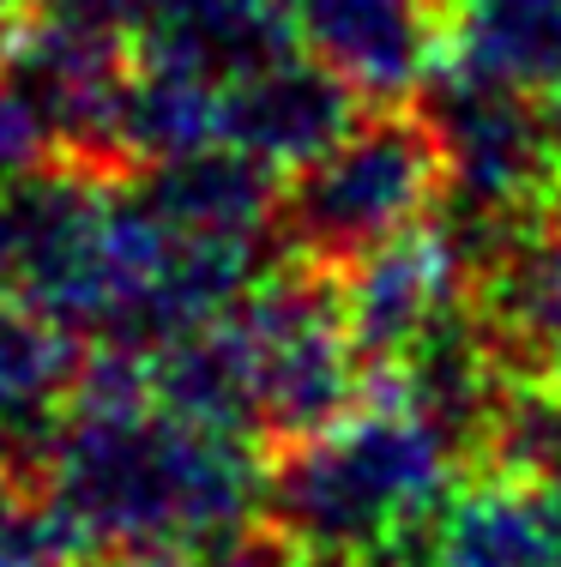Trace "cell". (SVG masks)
Listing matches in <instances>:
<instances>
[{
    "instance_id": "obj_1",
    "label": "cell",
    "mask_w": 561,
    "mask_h": 567,
    "mask_svg": "<svg viewBox=\"0 0 561 567\" xmlns=\"http://www.w3.org/2000/svg\"><path fill=\"white\" fill-rule=\"evenodd\" d=\"M31 458L24 483L79 556H199L266 513L253 435L169 411L152 386V350L133 344H97L79 362L73 393Z\"/></svg>"
},
{
    "instance_id": "obj_2",
    "label": "cell",
    "mask_w": 561,
    "mask_h": 567,
    "mask_svg": "<svg viewBox=\"0 0 561 567\" xmlns=\"http://www.w3.org/2000/svg\"><path fill=\"white\" fill-rule=\"evenodd\" d=\"M459 465V447L381 374L368 404L344 423L278 447V465L266 471V525L302 544L320 567L386 561L435 525Z\"/></svg>"
},
{
    "instance_id": "obj_3",
    "label": "cell",
    "mask_w": 561,
    "mask_h": 567,
    "mask_svg": "<svg viewBox=\"0 0 561 567\" xmlns=\"http://www.w3.org/2000/svg\"><path fill=\"white\" fill-rule=\"evenodd\" d=\"M447 194V152L423 103H374L344 140L284 175L278 241L290 260L344 272L363 254L411 236Z\"/></svg>"
},
{
    "instance_id": "obj_4",
    "label": "cell",
    "mask_w": 561,
    "mask_h": 567,
    "mask_svg": "<svg viewBox=\"0 0 561 567\" xmlns=\"http://www.w3.org/2000/svg\"><path fill=\"white\" fill-rule=\"evenodd\" d=\"M224 320L242 344L253 441L266 447L326 435L356 404H368L381 381V369H368L344 327L339 272H320L309 260L260 272L224 308Z\"/></svg>"
},
{
    "instance_id": "obj_5",
    "label": "cell",
    "mask_w": 561,
    "mask_h": 567,
    "mask_svg": "<svg viewBox=\"0 0 561 567\" xmlns=\"http://www.w3.org/2000/svg\"><path fill=\"white\" fill-rule=\"evenodd\" d=\"M417 103L435 121V140L447 152V194L477 224H489V241L507 224L561 199L550 127H543L538 97L440 61Z\"/></svg>"
},
{
    "instance_id": "obj_6",
    "label": "cell",
    "mask_w": 561,
    "mask_h": 567,
    "mask_svg": "<svg viewBox=\"0 0 561 567\" xmlns=\"http://www.w3.org/2000/svg\"><path fill=\"white\" fill-rule=\"evenodd\" d=\"M133 79V37L85 31L24 7L0 43V85L37 115L49 152L103 175H127L122 103Z\"/></svg>"
},
{
    "instance_id": "obj_7",
    "label": "cell",
    "mask_w": 561,
    "mask_h": 567,
    "mask_svg": "<svg viewBox=\"0 0 561 567\" xmlns=\"http://www.w3.org/2000/svg\"><path fill=\"white\" fill-rule=\"evenodd\" d=\"M477 260L459 248V236L440 224H423L411 236L363 254L339 272L344 327L368 369H398L423 339H435L453 315L471 308Z\"/></svg>"
},
{
    "instance_id": "obj_8",
    "label": "cell",
    "mask_w": 561,
    "mask_h": 567,
    "mask_svg": "<svg viewBox=\"0 0 561 567\" xmlns=\"http://www.w3.org/2000/svg\"><path fill=\"white\" fill-rule=\"evenodd\" d=\"M290 31L363 103H417L447 55V0H284Z\"/></svg>"
},
{
    "instance_id": "obj_9",
    "label": "cell",
    "mask_w": 561,
    "mask_h": 567,
    "mask_svg": "<svg viewBox=\"0 0 561 567\" xmlns=\"http://www.w3.org/2000/svg\"><path fill=\"white\" fill-rule=\"evenodd\" d=\"M471 315L513 374L561 381V199L507 224L477 254Z\"/></svg>"
},
{
    "instance_id": "obj_10",
    "label": "cell",
    "mask_w": 561,
    "mask_h": 567,
    "mask_svg": "<svg viewBox=\"0 0 561 567\" xmlns=\"http://www.w3.org/2000/svg\"><path fill=\"white\" fill-rule=\"evenodd\" d=\"M127 187L145 199V212H152L169 236L248 241V248H272V236H278L284 169L242 152V145H230V140L164 157V164L127 169Z\"/></svg>"
},
{
    "instance_id": "obj_11",
    "label": "cell",
    "mask_w": 561,
    "mask_h": 567,
    "mask_svg": "<svg viewBox=\"0 0 561 567\" xmlns=\"http://www.w3.org/2000/svg\"><path fill=\"white\" fill-rule=\"evenodd\" d=\"M363 110H374V103H363L332 66H320L297 43L224 85V140L290 175L326 152L332 140H344Z\"/></svg>"
},
{
    "instance_id": "obj_12",
    "label": "cell",
    "mask_w": 561,
    "mask_h": 567,
    "mask_svg": "<svg viewBox=\"0 0 561 567\" xmlns=\"http://www.w3.org/2000/svg\"><path fill=\"white\" fill-rule=\"evenodd\" d=\"M423 567H561L550 489L484 471L471 489L447 495V507L423 532Z\"/></svg>"
},
{
    "instance_id": "obj_13",
    "label": "cell",
    "mask_w": 561,
    "mask_h": 567,
    "mask_svg": "<svg viewBox=\"0 0 561 567\" xmlns=\"http://www.w3.org/2000/svg\"><path fill=\"white\" fill-rule=\"evenodd\" d=\"M133 49L199 66L211 79H236L297 49V31H290L284 0H152Z\"/></svg>"
},
{
    "instance_id": "obj_14",
    "label": "cell",
    "mask_w": 561,
    "mask_h": 567,
    "mask_svg": "<svg viewBox=\"0 0 561 567\" xmlns=\"http://www.w3.org/2000/svg\"><path fill=\"white\" fill-rule=\"evenodd\" d=\"M526 97H561V0H447V55Z\"/></svg>"
},
{
    "instance_id": "obj_15",
    "label": "cell",
    "mask_w": 561,
    "mask_h": 567,
    "mask_svg": "<svg viewBox=\"0 0 561 567\" xmlns=\"http://www.w3.org/2000/svg\"><path fill=\"white\" fill-rule=\"evenodd\" d=\"M224 85L230 79H211L199 66L133 49V79H127V103H122L127 169L164 164V157L199 152V145H218L224 140Z\"/></svg>"
},
{
    "instance_id": "obj_16",
    "label": "cell",
    "mask_w": 561,
    "mask_h": 567,
    "mask_svg": "<svg viewBox=\"0 0 561 567\" xmlns=\"http://www.w3.org/2000/svg\"><path fill=\"white\" fill-rule=\"evenodd\" d=\"M85 556L31 483L0 489V567H79Z\"/></svg>"
},
{
    "instance_id": "obj_17",
    "label": "cell",
    "mask_w": 561,
    "mask_h": 567,
    "mask_svg": "<svg viewBox=\"0 0 561 567\" xmlns=\"http://www.w3.org/2000/svg\"><path fill=\"white\" fill-rule=\"evenodd\" d=\"M187 567H320L302 544H290L278 525H242L236 537L187 556Z\"/></svg>"
},
{
    "instance_id": "obj_18",
    "label": "cell",
    "mask_w": 561,
    "mask_h": 567,
    "mask_svg": "<svg viewBox=\"0 0 561 567\" xmlns=\"http://www.w3.org/2000/svg\"><path fill=\"white\" fill-rule=\"evenodd\" d=\"M31 12H49V19L85 24V31H110V37H139L152 0H24Z\"/></svg>"
},
{
    "instance_id": "obj_19",
    "label": "cell",
    "mask_w": 561,
    "mask_h": 567,
    "mask_svg": "<svg viewBox=\"0 0 561 567\" xmlns=\"http://www.w3.org/2000/svg\"><path fill=\"white\" fill-rule=\"evenodd\" d=\"M49 157H55V152H49L37 115L24 110L7 85H0V182H7V175H19V169H31V164H49Z\"/></svg>"
},
{
    "instance_id": "obj_20",
    "label": "cell",
    "mask_w": 561,
    "mask_h": 567,
    "mask_svg": "<svg viewBox=\"0 0 561 567\" xmlns=\"http://www.w3.org/2000/svg\"><path fill=\"white\" fill-rule=\"evenodd\" d=\"M79 567H187V556H152V549H115V556H85Z\"/></svg>"
},
{
    "instance_id": "obj_21",
    "label": "cell",
    "mask_w": 561,
    "mask_h": 567,
    "mask_svg": "<svg viewBox=\"0 0 561 567\" xmlns=\"http://www.w3.org/2000/svg\"><path fill=\"white\" fill-rule=\"evenodd\" d=\"M543 127H550V157H555V182H561V97L543 103Z\"/></svg>"
},
{
    "instance_id": "obj_22",
    "label": "cell",
    "mask_w": 561,
    "mask_h": 567,
    "mask_svg": "<svg viewBox=\"0 0 561 567\" xmlns=\"http://www.w3.org/2000/svg\"><path fill=\"white\" fill-rule=\"evenodd\" d=\"M356 567H393V556H386V561H356Z\"/></svg>"
},
{
    "instance_id": "obj_23",
    "label": "cell",
    "mask_w": 561,
    "mask_h": 567,
    "mask_svg": "<svg viewBox=\"0 0 561 567\" xmlns=\"http://www.w3.org/2000/svg\"><path fill=\"white\" fill-rule=\"evenodd\" d=\"M0 489H7V465H0Z\"/></svg>"
}]
</instances>
